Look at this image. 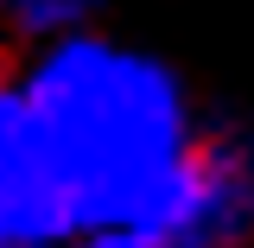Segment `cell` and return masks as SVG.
Segmentation results:
<instances>
[{"label": "cell", "mask_w": 254, "mask_h": 248, "mask_svg": "<svg viewBox=\"0 0 254 248\" xmlns=\"http://www.w3.org/2000/svg\"><path fill=\"white\" fill-rule=\"evenodd\" d=\"M19 83L45 127L76 236L140 223L210 134L178 64L102 26L26 51Z\"/></svg>", "instance_id": "cell-1"}, {"label": "cell", "mask_w": 254, "mask_h": 248, "mask_svg": "<svg viewBox=\"0 0 254 248\" xmlns=\"http://www.w3.org/2000/svg\"><path fill=\"white\" fill-rule=\"evenodd\" d=\"M127 229L146 248H254V134L210 121L172 191Z\"/></svg>", "instance_id": "cell-2"}, {"label": "cell", "mask_w": 254, "mask_h": 248, "mask_svg": "<svg viewBox=\"0 0 254 248\" xmlns=\"http://www.w3.org/2000/svg\"><path fill=\"white\" fill-rule=\"evenodd\" d=\"M70 204L19 64H0V248H70Z\"/></svg>", "instance_id": "cell-3"}, {"label": "cell", "mask_w": 254, "mask_h": 248, "mask_svg": "<svg viewBox=\"0 0 254 248\" xmlns=\"http://www.w3.org/2000/svg\"><path fill=\"white\" fill-rule=\"evenodd\" d=\"M95 13H102V0H0V26L13 32L26 51L89 32Z\"/></svg>", "instance_id": "cell-4"}, {"label": "cell", "mask_w": 254, "mask_h": 248, "mask_svg": "<svg viewBox=\"0 0 254 248\" xmlns=\"http://www.w3.org/2000/svg\"><path fill=\"white\" fill-rule=\"evenodd\" d=\"M70 248H146L140 229H102V236H76Z\"/></svg>", "instance_id": "cell-5"}]
</instances>
